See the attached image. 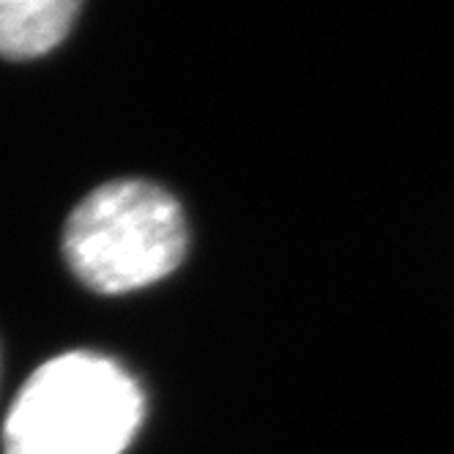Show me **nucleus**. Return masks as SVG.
<instances>
[{
    "label": "nucleus",
    "mask_w": 454,
    "mask_h": 454,
    "mask_svg": "<svg viewBox=\"0 0 454 454\" xmlns=\"http://www.w3.org/2000/svg\"><path fill=\"white\" fill-rule=\"evenodd\" d=\"M145 416L137 380L107 356L63 353L25 380L4 454H121Z\"/></svg>",
    "instance_id": "1"
},
{
    "label": "nucleus",
    "mask_w": 454,
    "mask_h": 454,
    "mask_svg": "<svg viewBox=\"0 0 454 454\" xmlns=\"http://www.w3.org/2000/svg\"><path fill=\"white\" fill-rule=\"evenodd\" d=\"M189 231L178 200L145 178H115L74 206L63 227V257L96 294L118 296L170 277Z\"/></svg>",
    "instance_id": "2"
},
{
    "label": "nucleus",
    "mask_w": 454,
    "mask_h": 454,
    "mask_svg": "<svg viewBox=\"0 0 454 454\" xmlns=\"http://www.w3.org/2000/svg\"><path fill=\"white\" fill-rule=\"evenodd\" d=\"M82 0H0V58L34 60L72 34Z\"/></svg>",
    "instance_id": "3"
}]
</instances>
